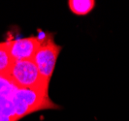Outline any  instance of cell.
I'll list each match as a JSON object with an SVG mask.
<instances>
[{
  "instance_id": "6da1fadb",
  "label": "cell",
  "mask_w": 129,
  "mask_h": 121,
  "mask_svg": "<svg viewBox=\"0 0 129 121\" xmlns=\"http://www.w3.org/2000/svg\"><path fill=\"white\" fill-rule=\"evenodd\" d=\"M13 104L17 121L39 110L60 108L50 98L49 88H17L13 95Z\"/></svg>"
},
{
  "instance_id": "7a4b0ae2",
  "label": "cell",
  "mask_w": 129,
  "mask_h": 121,
  "mask_svg": "<svg viewBox=\"0 0 129 121\" xmlns=\"http://www.w3.org/2000/svg\"><path fill=\"white\" fill-rule=\"evenodd\" d=\"M61 50L62 47L54 42L53 34L45 32L41 45L32 60L36 64L43 79L49 84L51 83Z\"/></svg>"
},
{
  "instance_id": "3957f363",
  "label": "cell",
  "mask_w": 129,
  "mask_h": 121,
  "mask_svg": "<svg viewBox=\"0 0 129 121\" xmlns=\"http://www.w3.org/2000/svg\"><path fill=\"white\" fill-rule=\"evenodd\" d=\"M6 76L18 88H49L32 59L14 61Z\"/></svg>"
},
{
  "instance_id": "277c9868",
  "label": "cell",
  "mask_w": 129,
  "mask_h": 121,
  "mask_svg": "<svg viewBox=\"0 0 129 121\" xmlns=\"http://www.w3.org/2000/svg\"><path fill=\"white\" fill-rule=\"evenodd\" d=\"M44 33L45 32H42L37 36H29L7 41L8 50L14 61L33 59L36 51H38L41 45Z\"/></svg>"
},
{
  "instance_id": "5b68a950",
  "label": "cell",
  "mask_w": 129,
  "mask_h": 121,
  "mask_svg": "<svg viewBox=\"0 0 129 121\" xmlns=\"http://www.w3.org/2000/svg\"><path fill=\"white\" fill-rule=\"evenodd\" d=\"M67 3L70 12L78 17L87 16L96 7L95 0H69Z\"/></svg>"
},
{
  "instance_id": "8992f818",
  "label": "cell",
  "mask_w": 129,
  "mask_h": 121,
  "mask_svg": "<svg viewBox=\"0 0 129 121\" xmlns=\"http://www.w3.org/2000/svg\"><path fill=\"white\" fill-rule=\"evenodd\" d=\"M14 63L8 50L7 42L0 43V75H7Z\"/></svg>"
}]
</instances>
